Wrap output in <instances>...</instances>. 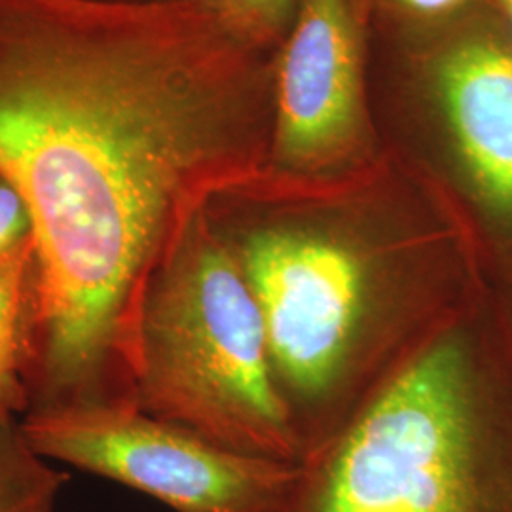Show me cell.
<instances>
[{
	"instance_id": "cell-1",
	"label": "cell",
	"mask_w": 512,
	"mask_h": 512,
	"mask_svg": "<svg viewBox=\"0 0 512 512\" xmlns=\"http://www.w3.org/2000/svg\"><path fill=\"white\" fill-rule=\"evenodd\" d=\"M274 57L188 0H0V179L35 245L27 412L135 408L154 275L268 162Z\"/></svg>"
},
{
	"instance_id": "cell-2",
	"label": "cell",
	"mask_w": 512,
	"mask_h": 512,
	"mask_svg": "<svg viewBox=\"0 0 512 512\" xmlns=\"http://www.w3.org/2000/svg\"><path fill=\"white\" fill-rule=\"evenodd\" d=\"M205 213L255 294L302 463L488 285L450 207L389 150L327 183L260 171Z\"/></svg>"
},
{
	"instance_id": "cell-3",
	"label": "cell",
	"mask_w": 512,
	"mask_h": 512,
	"mask_svg": "<svg viewBox=\"0 0 512 512\" xmlns=\"http://www.w3.org/2000/svg\"><path fill=\"white\" fill-rule=\"evenodd\" d=\"M277 512H512V311L486 285Z\"/></svg>"
},
{
	"instance_id": "cell-4",
	"label": "cell",
	"mask_w": 512,
	"mask_h": 512,
	"mask_svg": "<svg viewBox=\"0 0 512 512\" xmlns=\"http://www.w3.org/2000/svg\"><path fill=\"white\" fill-rule=\"evenodd\" d=\"M385 148L450 207L512 311V25L492 0L444 25L372 40Z\"/></svg>"
},
{
	"instance_id": "cell-5",
	"label": "cell",
	"mask_w": 512,
	"mask_h": 512,
	"mask_svg": "<svg viewBox=\"0 0 512 512\" xmlns=\"http://www.w3.org/2000/svg\"><path fill=\"white\" fill-rule=\"evenodd\" d=\"M135 408L241 454L302 463L255 294L205 209L148 287Z\"/></svg>"
},
{
	"instance_id": "cell-6",
	"label": "cell",
	"mask_w": 512,
	"mask_h": 512,
	"mask_svg": "<svg viewBox=\"0 0 512 512\" xmlns=\"http://www.w3.org/2000/svg\"><path fill=\"white\" fill-rule=\"evenodd\" d=\"M372 40L366 0H296L275 50L264 173L327 183L363 173L384 158L372 97Z\"/></svg>"
},
{
	"instance_id": "cell-7",
	"label": "cell",
	"mask_w": 512,
	"mask_h": 512,
	"mask_svg": "<svg viewBox=\"0 0 512 512\" xmlns=\"http://www.w3.org/2000/svg\"><path fill=\"white\" fill-rule=\"evenodd\" d=\"M21 429L40 456L175 512H277L300 473V463L241 454L137 408H38L25 412Z\"/></svg>"
},
{
	"instance_id": "cell-8",
	"label": "cell",
	"mask_w": 512,
	"mask_h": 512,
	"mask_svg": "<svg viewBox=\"0 0 512 512\" xmlns=\"http://www.w3.org/2000/svg\"><path fill=\"white\" fill-rule=\"evenodd\" d=\"M35 310L33 239L0 255V401L27 410L25 372L31 361Z\"/></svg>"
},
{
	"instance_id": "cell-9",
	"label": "cell",
	"mask_w": 512,
	"mask_h": 512,
	"mask_svg": "<svg viewBox=\"0 0 512 512\" xmlns=\"http://www.w3.org/2000/svg\"><path fill=\"white\" fill-rule=\"evenodd\" d=\"M16 414L0 401V512H54L67 476L29 444Z\"/></svg>"
},
{
	"instance_id": "cell-10",
	"label": "cell",
	"mask_w": 512,
	"mask_h": 512,
	"mask_svg": "<svg viewBox=\"0 0 512 512\" xmlns=\"http://www.w3.org/2000/svg\"><path fill=\"white\" fill-rule=\"evenodd\" d=\"M219 16L241 37L277 50L293 19L296 0H188Z\"/></svg>"
},
{
	"instance_id": "cell-11",
	"label": "cell",
	"mask_w": 512,
	"mask_h": 512,
	"mask_svg": "<svg viewBox=\"0 0 512 512\" xmlns=\"http://www.w3.org/2000/svg\"><path fill=\"white\" fill-rule=\"evenodd\" d=\"M374 33H416L444 25L488 0H366Z\"/></svg>"
},
{
	"instance_id": "cell-12",
	"label": "cell",
	"mask_w": 512,
	"mask_h": 512,
	"mask_svg": "<svg viewBox=\"0 0 512 512\" xmlns=\"http://www.w3.org/2000/svg\"><path fill=\"white\" fill-rule=\"evenodd\" d=\"M495 8L505 16V19L512 25V0H492Z\"/></svg>"
}]
</instances>
